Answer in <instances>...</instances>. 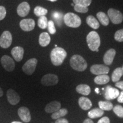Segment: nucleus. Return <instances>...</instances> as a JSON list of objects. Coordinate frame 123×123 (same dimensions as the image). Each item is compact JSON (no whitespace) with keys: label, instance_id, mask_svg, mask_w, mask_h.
<instances>
[{"label":"nucleus","instance_id":"1","mask_svg":"<svg viewBox=\"0 0 123 123\" xmlns=\"http://www.w3.org/2000/svg\"><path fill=\"white\" fill-rule=\"evenodd\" d=\"M67 56V53L62 47H55L53 49L50 53V59L52 63L54 66L61 65Z\"/></svg>","mask_w":123,"mask_h":123},{"label":"nucleus","instance_id":"2","mask_svg":"<svg viewBox=\"0 0 123 123\" xmlns=\"http://www.w3.org/2000/svg\"><path fill=\"white\" fill-rule=\"evenodd\" d=\"M70 63L74 70L81 72L87 68V63L82 56L79 55H74L71 58Z\"/></svg>","mask_w":123,"mask_h":123},{"label":"nucleus","instance_id":"3","mask_svg":"<svg viewBox=\"0 0 123 123\" xmlns=\"http://www.w3.org/2000/svg\"><path fill=\"white\" fill-rule=\"evenodd\" d=\"M86 40L89 49L91 50L92 51H96L99 49V47L100 46L101 41L99 35L97 32L95 31H91L87 35Z\"/></svg>","mask_w":123,"mask_h":123},{"label":"nucleus","instance_id":"4","mask_svg":"<svg viewBox=\"0 0 123 123\" xmlns=\"http://www.w3.org/2000/svg\"><path fill=\"white\" fill-rule=\"evenodd\" d=\"M63 20L66 26L73 28L79 27L81 24L80 18L73 13H66L63 17Z\"/></svg>","mask_w":123,"mask_h":123},{"label":"nucleus","instance_id":"5","mask_svg":"<svg viewBox=\"0 0 123 123\" xmlns=\"http://www.w3.org/2000/svg\"><path fill=\"white\" fill-rule=\"evenodd\" d=\"M108 17L113 24H120L123 21V15L119 10L110 8L108 10Z\"/></svg>","mask_w":123,"mask_h":123},{"label":"nucleus","instance_id":"6","mask_svg":"<svg viewBox=\"0 0 123 123\" xmlns=\"http://www.w3.org/2000/svg\"><path fill=\"white\" fill-rule=\"evenodd\" d=\"M38 61L36 58H31L27 61L22 66V70L26 74L31 75L34 73L37 65Z\"/></svg>","mask_w":123,"mask_h":123},{"label":"nucleus","instance_id":"7","mask_svg":"<svg viewBox=\"0 0 123 123\" xmlns=\"http://www.w3.org/2000/svg\"><path fill=\"white\" fill-rule=\"evenodd\" d=\"M12 35L9 31H5L0 37V46L3 49H7L11 46Z\"/></svg>","mask_w":123,"mask_h":123},{"label":"nucleus","instance_id":"8","mask_svg":"<svg viewBox=\"0 0 123 123\" xmlns=\"http://www.w3.org/2000/svg\"><path fill=\"white\" fill-rule=\"evenodd\" d=\"M58 81L59 79L57 75L48 74L42 77L41 79V83L45 86H51L57 84Z\"/></svg>","mask_w":123,"mask_h":123},{"label":"nucleus","instance_id":"9","mask_svg":"<svg viewBox=\"0 0 123 123\" xmlns=\"http://www.w3.org/2000/svg\"><path fill=\"white\" fill-rule=\"evenodd\" d=\"M1 63L2 67L7 71L12 72L15 68V62L13 59L7 55H4L1 59Z\"/></svg>","mask_w":123,"mask_h":123},{"label":"nucleus","instance_id":"10","mask_svg":"<svg viewBox=\"0 0 123 123\" xmlns=\"http://www.w3.org/2000/svg\"><path fill=\"white\" fill-rule=\"evenodd\" d=\"M91 73L94 75H107L110 71V68L104 64H94L90 68Z\"/></svg>","mask_w":123,"mask_h":123},{"label":"nucleus","instance_id":"11","mask_svg":"<svg viewBox=\"0 0 123 123\" xmlns=\"http://www.w3.org/2000/svg\"><path fill=\"white\" fill-rule=\"evenodd\" d=\"M7 101L12 105H17L20 101V96L17 92L13 89H9L7 93Z\"/></svg>","mask_w":123,"mask_h":123},{"label":"nucleus","instance_id":"12","mask_svg":"<svg viewBox=\"0 0 123 123\" xmlns=\"http://www.w3.org/2000/svg\"><path fill=\"white\" fill-rule=\"evenodd\" d=\"M120 92L119 90L113 88L111 86H108L105 88L104 97L108 100H113L119 96Z\"/></svg>","mask_w":123,"mask_h":123},{"label":"nucleus","instance_id":"13","mask_svg":"<svg viewBox=\"0 0 123 123\" xmlns=\"http://www.w3.org/2000/svg\"><path fill=\"white\" fill-rule=\"evenodd\" d=\"M35 23L33 19H24L21 20L19 23L21 29L25 31H30L35 27Z\"/></svg>","mask_w":123,"mask_h":123},{"label":"nucleus","instance_id":"14","mask_svg":"<svg viewBox=\"0 0 123 123\" xmlns=\"http://www.w3.org/2000/svg\"><path fill=\"white\" fill-rule=\"evenodd\" d=\"M18 114L20 119L25 123L30 122L31 119L30 112L27 107H20L18 110Z\"/></svg>","mask_w":123,"mask_h":123},{"label":"nucleus","instance_id":"15","mask_svg":"<svg viewBox=\"0 0 123 123\" xmlns=\"http://www.w3.org/2000/svg\"><path fill=\"white\" fill-rule=\"evenodd\" d=\"M30 10V6L29 3L27 2H23L21 3L17 9V12L18 15L21 17H24L28 15Z\"/></svg>","mask_w":123,"mask_h":123},{"label":"nucleus","instance_id":"16","mask_svg":"<svg viewBox=\"0 0 123 123\" xmlns=\"http://www.w3.org/2000/svg\"><path fill=\"white\" fill-rule=\"evenodd\" d=\"M11 54L15 61L17 62H20L24 57V49L20 46H16L12 49Z\"/></svg>","mask_w":123,"mask_h":123},{"label":"nucleus","instance_id":"17","mask_svg":"<svg viewBox=\"0 0 123 123\" xmlns=\"http://www.w3.org/2000/svg\"><path fill=\"white\" fill-rule=\"evenodd\" d=\"M116 55V50L113 49H111L105 53L103 57V61L107 66L112 64L113 59Z\"/></svg>","mask_w":123,"mask_h":123},{"label":"nucleus","instance_id":"18","mask_svg":"<svg viewBox=\"0 0 123 123\" xmlns=\"http://www.w3.org/2000/svg\"><path fill=\"white\" fill-rule=\"evenodd\" d=\"M61 104L59 101H53L46 105L44 110L47 113H54L61 109Z\"/></svg>","mask_w":123,"mask_h":123},{"label":"nucleus","instance_id":"19","mask_svg":"<svg viewBox=\"0 0 123 123\" xmlns=\"http://www.w3.org/2000/svg\"><path fill=\"white\" fill-rule=\"evenodd\" d=\"M78 103H79L80 107L84 111L88 110L92 107V105L91 101L88 98L83 96L80 97L79 98L78 100Z\"/></svg>","mask_w":123,"mask_h":123},{"label":"nucleus","instance_id":"20","mask_svg":"<svg viewBox=\"0 0 123 123\" xmlns=\"http://www.w3.org/2000/svg\"><path fill=\"white\" fill-rule=\"evenodd\" d=\"M51 38L50 35L46 32L41 33L39 37V43L42 47L48 46L50 43Z\"/></svg>","mask_w":123,"mask_h":123},{"label":"nucleus","instance_id":"21","mask_svg":"<svg viewBox=\"0 0 123 123\" xmlns=\"http://www.w3.org/2000/svg\"><path fill=\"white\" fill-rule=\"evenodd\" d=\"M76 91L80 94L87 96L91 93V88L90 86L87 84H81L76 87Z\"/></svg>","mask_w":123,"mask_h":123},{"label":"nucleus","instance_id":"22","mask_svg":"<svg viewBox=\"0 0 123 123\" xmlns=\"http://www.w3.org/2000/svg\"><path fill=\"white\" fill-rule=\"evenodd\" d=\"M86 22L88 26L95 30L98 29L100 26L99 22L97 21V19L93 15H89L86 18Z\"/></svg>","mask_w":123,"mask_h":123},{"label":"nucleus","instance_id":"23","mask_svg":"<svg viewBox=\"0 0 123 123\" xmlns=\"http://www.w3.org/2000/svg\"><path fill=\"white\" fill-rule=\"evenodd\" d=\"M110 76L107 75H98L94 79V82L99 85H103L108 83L110 81Z\"/></svg>","mask_w":123,"mask_h":123},{"label":"nucleus","instance_id":"24","mask_svg":"<svg viewBox=\"0 0 123 123\" xmlns=\"http://www.w3.org/2000/svg\"><path fill=\"white\" fill-rule=\"evenodd\" d=\"M104 114V111L101 110L99 108H96L88 112V116L91 119H96L100 117Z\"/></svg>","mask_w":123,"mask_h":123},{"label":"nucleus","instance_id":"25","mask_svg":"<svg viewBox=\"0 0 123 123\" xmlns=\"http://www.w3.org/2000/svg\"><path fill=\"white\" fill-rule=\"evenodd\" d=\"M96 16L101 25L105 26L108 25L110 23V19L105 13L102 12H99L96 14Z\"/></svg>","mask_w":123,"mask_h":123},{"label":"nucleus","instance_id":"26","mask_svg":"<svg viewBox=\"0 0 123 123\" xmlns=\"http://www.w3.org/2000/svg\"><path fill=\"white\" fill-rule=\"evenodd\" d=\"M123 75V70L121 67H118L113 71L112 74V80L113 82H117Z\"/></svg>","mask_w":123,"mask_h":123},{"label":"nucleus","instance_id":"27","mask_svg":"<svg viewBox=\"0 0 123 123\" xmlns=\"http://www.w3.org/2000/svg\"><path fill=\"white\" fill-rule=\"evenodd\" d=\"M99 107L103 111H111L113 108V104L109 101H100Z\"/></svg>","mask_w":123,"mask_h":123},{"label":"nucleus","instance_id":"28","mask_svg":"<svg viewBox=\"0 0 123 123\" xmlns=\"http://www.w3.org/2000/svg\"><path fill=\"white\" fill-rule=\"evenodd\" d=\"M68 113V111L66 108H62L60 109L58 111L53 113L51 115V117L53 119L57 120L58 119H60L61 117L65 116L66 115H67Z\"/></svg>","mask_w":123,"mask_h":123},{"label":"nucleus","instance_id":"29","mask_svg":"<svg viewBox=\"0 0 123 123\" xmlns=\"http://www.w3.org/2000/svg\"><path fill=\"white\" fill-rule=\"evenodd\" d=\"M48 10L47 9L44 8V7L41 6H36L34 8V13L35 15L37 17H42V16H45V15L47 14Z\"/></svg>","mask_w":123,"mask_h":123},{"label":"nucleus","instance_id":"30","mask_svg":"<svg viewBox=\"0 0 123 123\" xmlns=\"http://www.w3.org/2000/svg\"><path fill=\"white\" fill-rule=\"evenodd\" d=\"M52 15H53L54 19L55 21V22L59 26H61L62 25V19L64 17L63 15V14L58 12H54Z\"/></svg>","mask_w":123,"mask_h":123},{"label":"nucleus","instance_id":"31","mask_svg":"<svg viewBox=\"0 0 123 123\" xmlns=\"http://www.w3.org/2000/svg\"><path fill=\"white\" fill-rule=\"evenodd\" d=\"M48 25V20L45 16L40 17L38 20V25L40 28L42 29H45L47 27Z\"/></svg>","mask_w":123,"mask_h":123},{"label":"nucleus","instance_id":"32","mask_svg":"<svg viewBox=\"0 0 123 123\" xmlns=\"http://www.w3.org/2000/svg\"><path fill=\"white\" fill-rule=\"evenodd\" d=\"M113 112L119 117L123 118V107L120 105H116L112 109Z\"/></svg>","mask_w":123,"mask_h":123},{"label":"nucleus","instance_id":"33","mask_svg":"<svg viewBox=\"0 0 123 123\" xmlns=\"http://www.w3.org/2000/svg\"><path fill=\"white\" fill-rule=\"evenodd\" d=\"M73 1L75 5H79L87 7L90 5L92 2V0H73Z\"/></svg>","mask_w":123,"mask_h":123},{"label":"nucleus","instance_id":"34","mask_svg":"<svg viewBox=\"0 0 123 123\" xmlns=\"http://www.w3.org/2000/svg\"><path fill=\"white\" fill-rule=\"evenodd\" d=\"M74 10L78 13H86L88 11V8L87 7L79 5H75Z\"/></svg>","mask_w":123,"mask_h":123},{"label":"nucleus","instance_id":"35","mask_svg":"<svg viewBox=\"0 0 123 123\" xmlns=\"http://www.w3.org/2000/svg\"><path fill=\"white\" fill-rule=\"evenodd\" d=\"M115 39L118 42H123V29L117 30L114 35Z\"/></svg>","mask_w":123,"mask_h":123},{"label":"nucleus","instance_id":"36","mask_svg":"<svg viewBox=\"0 0 123 123\" xmlns=\"http://www.w3.org/2000/svg\"><path fill=\"white\" fill-rule=\"evenodd\" d=\"M47 29L51 34H54L56 33V29H55L54 22L53 21L50 20L48 21V25H47Z\"/></svg>","mask_w":123,"mask_h":123},{"label":"nucleus","instance_id":"37","mask_svg":"<svg viewBox=\"0 0 123 123\" xmlns=\"http://www.w3.org/2000/svg\"><path fill=\"white\" fill-rule=\"evenodd\" d=\"M6 15V10L5 7L3 6H0V21L4 19Z\"/></svg>","mask_w":123,"mask_h":123},{"label":"nucleus","instance_id":"38","mask_svg":"<svg viewBox=\"0 0 123 123\" xmlns=\"http://www.w3.org/2000/svg\"><path fill=\"white\" fill-rule=\"evenodd\" d=\"M98 123H110V120L108 117H103L98 121Z\"/></svg>","mask_w":123,"mask_h":123},{"label":"nucleus","instance_id":"39","mask_svg":"<svg viewBox=\"0 0 123 123\" xmlns=\"http://www.w3.org/2000/svg\"><path fill=\"white\" fill-rule=\"evenodd\" d=\"M117 101L120 103H123V91H122L117 97Z\"/></svg>","mask_w":123,"mask_h":123},{"label":"nucleus","instance_id":"40","mask_svg":"<svg viewBox=\"0 0 123 123\" xmlns=\"http://www.w3.org/2000/svg\"><path fill=\"white\" fill-rule=\"evenodd\" d=\"M115 86L123 91V81H117V82H116V84H115Z\"/></svg>","mask_w":123,"mask_h":123},{"label":"nucleus","instance_id":"41","mask_svg":"<svg viewBox=\"0 0 123 123\" xmlns=\"http://www.w3.org/2000/svg\"><path fill=\"white\" fill-rule=\"evenodd\" d=\"M55 123H68V121L67 119L61 118V119H58L56 120Z\"/></svg>","mask_w":123,"mask_h":123},{"label":"nucleus","instance_id":"42","mask_svg":"<svg viewBox=\"0 0 123 123\" xmlns=\"http://www.w3.org/2000/svg\"><path fill=\"white\" fill-rule=\"evenodd\" d=\"M83 123H93V122L91 119H87L83 121Z\"/></svg>","mask_w":123,"mask_h":123},{"label":"nucleus","instance_id":"43","mask_svg":"<svg viewBox=\"0 0 123 123\" xmlns=\"http://www.w3.org/2000/svg\"><path fill=\"white\" fill-rule=\"evenodd\" d=\"M3 94H4V92H3L2 88H1V87H0V97L2 96Z\"/></svg>","mask_w":123,"mask_h":123},{"label":"nucleus","instance_id":"44","mask_svg":"<svg viewBox=\"0 0 123 123\" xmlns=\"http://www.w3.org/2000/svg\"><path fill=\"white\" fill-rule=\"evenodd\" d=\"M95 92H96L97 93H99V88H96V89H95Z\"/></svg>","mask_w":123,"mask_h":123},{"label":"nucleus","instance_id":"45","mask_svg":"<svg viewBox=\"0 0 123 123\" xmlns=\"http://www.w3.org/2000/svg\"><path fill=\"white\" fill-rule=\"evenodd\" d=\"M12 123H22L19 122V121H13V122H12Z\"/></svg>","mask_w":123,"mask_h":123},{"label":"nucleus","instance_id":"46","mask_svg":"<svg viewBox=\"0 0 123 123\" xmlns=\"http://www.w3.org/2000/svg\"><path fill=\"white\" fill-rule=\"evenodd\" d=\"M48 1H50L51 2H55V1H56L57 0H48Z\"/></svg>","mask_w":123,"mask_h":123},{"label":"nucleus","instance_id":"47","mask_svg":"<svg viewBox=\"0 0 123 123\" xmlns=\"http://www.w3.org/2000/svg\"><path fill=\"white\" fill-rule=\"evenodd\" d=\"M74 5H75V4H74V3L73 4H71V6H74Z\"/></svg>","mask_w":123,"mask_h":123},{"label":"nucleus","instance_id":"48","mask_svg":"<svg viewBox=\"0 0 123 123\" xmlns=\"http://www.w3.org/2000/svg\"><path fill=\"white\" fill-rule=\"evenodd\" d=\"M122 70H123V67H122Z\"/></svg>","mask_w":123,"mask_h":123}]
</instances>
